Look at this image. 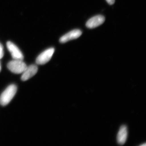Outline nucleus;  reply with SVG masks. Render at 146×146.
<instances>
[{"label":"nucleus","mask_w":146,"mask_h":146,"mask_svg":"<svg viewBox=\"0 0 146 146\" xmlns=\"http://www.w3.org/2000/svg\"><path fill=\"white\" fill-rule=\"evenodd\" d=\"M4 56L3 48L2 45L0 44V59H1Z\"/></svg>","instance_id":"nucleus-9"},{"label":"nucleus","mask_w":146,"mask_h":146,"mask_svg":"<svg viewBox=\"0 0 146 146\" xmlns=\"http://www.w3.org/2000/svg\"><path fill=\"white\" fill-rule=\"evenodd\" d=\"M17 87L15 84L8 86L0 96V104L5 106L9 103L16 95Z\"/></svg>","instance_id":"nucleus-1"},{"label":"nucleus","mask_w":146,"mask_h":146,"mask_svg":"<svg viewBox=\"0 0 146 146\" xmlns=\"http://www.w3.org/2000/svg\"><path fill=\"white\" fill-rule=\"evenodd\" d=\"M7 46L13 59L23 60V55L21 50L12 42L9 41L7 43Z\"/></svg>","instance_id":"nucleus-4"},{"label":"nucleus","mask_w":146,"mask_h":146,"mask_svg":"<svg viewBox=\"0 0 146 146\" xmlns=\"http://www.w3.org/2000/svg\"><path fill=\"white\" fill-rule=\"evenodd\" d=\"M82 32L79 29H74L69 32L60 37L59 42L65 43L71 40L77 39L81 36Z\"/></svg>","instance_id":"nucleus-5"},{"label":"nucleus","mask_w":146,"mask_h":146,"mask_svg":"<svg viewBox=\"0 0 146 146\" xmlns=\"http://www.w3.org/2000/svg\"><path fill=\"white\" fill-rule=\"evenodd\" d=\"M54 52V49L49 48L41 53L36 58V62L38 65H44L48 63L52 57Z\"/></svg>","instance_id":"nucleus-3"},{"label":"nucleus","mask_w":146,"mask_h":146,"mask_svg":"<svg viewBox=\"0 0 146 146\" xmlns=\"http://www.w3.org/2000/svg\"><path fill=\"white\" fill-rule=\"evenodd\" d=\"M127 137V127L125 125L121 126L120 127L117 136L118 143L120 145H124L126 141Z\"/></svg>","instance_id":"nucleus-8"},{"label":"nucleus","mask_w":146,"mask_h":146,"mask_svg":"<svg viewBox=\"0 0 146 146\" xmlns=\"http://www.w3.org/2000/svg\"><path fill=\"white\" fill-rule=\"evenodd\" d=\"M106 1L110 5L114 4V3L115 2V0H106Z\"/></svg>","instance_id":"nucleus-10"},{"label":"nucleus","mask_w":146,"mask_h":146,"mask_svg":"<svg viewBox=\"0 0 146 146\" xmlns=\"http://www.w3.org/2000/svg\"><path fill=\"white\" fill-rule=\"evenodd\" d=\"M38 71V67L36 65H31L27 67L26 69L23 73L21 76V80L25 81L28 80L30 78L36 74Z\"/></svg>","instance_id":"nucleus-7"},{"label":"nucleus","mask_w":146,"mask_h":146,"mask_svg":"<svg viewBox=\"0 0 146 146\" xmlns=\"http://www.w3.org/2000/svg\"><path fill=\"white\" fill-rule=\"evenodd\" d=\"M1 62H0V72H1Z\"/></svg>","instance_id":"nucleus-11"},{"label":"nucleus","mask_w":146,"mask_h":146,"mask_svg":"<svg viewBox=\"0 0 146 146\" xmlns=\"http://www.w3.org/2000/svg\"><path fill=\"white\" fill-rule=\"evenodd\" d=\"M7 67L12 72L20 74L23 72L27 66L23 60L13 59L9 62Z\"/></svg>","instance_id":"nucleus-2"},{"label":"nucleus","mask_w":146,"mask_h":146,"mask_svg":"<svg viewBox=\"0 0 146 146\" xmlns=\"http://www.w3.org/2000/svg\"><path fill=\"white\" fill-rule=\"evenodd\" d=\"M105 18L102 15L94 16L86 22V25L88 28L94 29L104 23Z\"/></svg>","instance_id":"nucleus-6"}]
</instances>
